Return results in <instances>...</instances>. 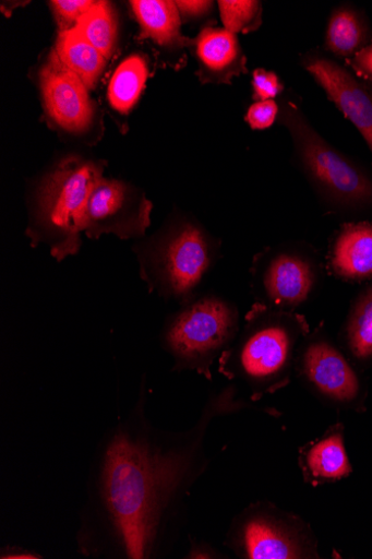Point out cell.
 <instances>
[{"label":"cell","mask_w":372,"mask_h":559,"mask_svg":"<svg viewBox=\"0 0 372 559\" xmlns=\"http://www.w3.org/2000/svg\"><path fill=\"white\" fill-rule=\"evenodd\" d=\"M332 273L345 281L372 280V223H351L338 231L329 252Z\"/></svg>","instance_id":"cell-14"},{"label":"cell","mask_w":372,"mask_h":559,"mask_svg":"<svg viewBox=\"0 0 372 559\" xmlns=\"http://www.w3.org/2000/svg\"><path fill=\"white\" fill-rule=\"evenodd\" d=\"M369 29L361 15L349 8L336 10L328 22L325 47L339 58H353L367 46Z\"/></svg>","instance_id":"cell-17"},{"label":"cell","mask_w":372,"mask_h":559,"mask_svg":"<svg viewBox=\"0 0 372 559\" xmlns=\"http://www.w3.org/2000/svg\"><path fill=\"white\" fill-rule=\"evenodd\" d=\"M301 66L358 129L372 152V90L324 56L309 52L302 57Z\"/></svg>","instance_id":"cell-9"},{"label":"cell","mask_w":372,"mask_h":559,"mask_svg":"<svg viewBox=\"0 0 372 559\" xmlns=\"http://www.w3.org/2000/svg\"><path fill=\"white\" fill-rule=\"evenodd\" d=\"M148 78V66L141 56H132L116 71L110 86L109 98L112 107L128 114L136 104Z\"/></svg>","instance_id":"cell-18"},{"label":"cell","mask_w":372,"mask_h":559,"mask_svg":"<svg viewBox=\"0 0 372 559\" xmlns=\"http://www.w3.org/2000/svg\"><path fill=\"white\" fill-rule=\"evenodd\" d=\"M278 121L289 131L297 164L313 189L331 205L346 210L372 206V178L331 145L289 97Z\"/></svg>","instance_id":"cell-5"},{"label":"cell","mask_w":372,"mask_h":559,"mask_svg":"<svg viewBox=\"0 0 372 559\" xmlns=\"http://www.w3.org/2000/svg\"><path fill=\"white\" fill-rule=\"evenodd\" d=\"M253 99L256 102L271 100L279 96L285 85L275 72L257 69L252 76Z\"/></svg>","instance_id":"cell-24"},{"label":"cell","mask_w":372,"mask_h":559,"mask_svg":"<svg viewBox=\"0 0 372 559\" xmlns=\"http://www.w3.org/2000/svg\"><path fill=\"white\" fill-rule=\"evenodd\" d=\"M44 106L61 128L80 133L88 129L94 109L87 86L51 52L40 73Z\"/></svg>","instance_id":"cell-11"},{"label":"cell","mask_w":372,"mask_h":559,"mask_svg":"<svg viewBox=\"0 0 372 559\" xmlns=\"http://www.w3.org/2000/svg\"><path fill=\"white\" fill-rule=\"evenodd\" d=\"M199 64L202 84H231L232 79L248 73L247 58L236 34L226 28L205 27L189 47Z\"/></svg>","instance_id":"cell-13"},{"label":"cell","mask_w":372,"mask_h":559,"mask_svg":"<svg viewBox=\"0 0 372 559\" xmlns=\"http://www.w3.org/2000/svg\"><path fill=\"white\" fill-rule=\"evenodd\" d=\"M229 543L235 551L251 559L302 558L299 534L273 514L250 508L233 523Z\"/></svg>","instance_id":"cell-10"},{"label":"cell","mask_w":372,"mask_h":559,"mask_svg":"<svg viewBox=\"0 0 372 559\" xmlns=\"http://www.w3.org/2000/svg\"><path fill=\"white\" fill-rule=\"evenodd\" d=\"M219 242L195 221L175 219L164 233L135 249L148 292L185 305L219 258Z\"/></svg>","instance_id":"cell-4"},{"label":"cell","mask_w":372,"mask_h":559,"mask_svg":"<svg viewBox=\"0 0 372 559\" xmlns=\"http://www.w3.org/2000/svg\"><path fill=\"white\" fill-rule=\"evenodd\" d=\"M311 475L322 479H340L351 472L341 433H333L315 443L307 453Z\"/></svg>","instance_id":"cell-20"},{"label":"cell","mask_w":372,"mask_h":559,"mask_svg":"<svg viewBox=\"0 0 372 559\" xmlns=\"http://www.w3.org/2000/svg\"><path fill=\"white\" fill-rule=\"evenodd\" d=\"M176 5L180 12L181 20L193 21L199 20L207 15L212 9H214V3L212 2H176Z\"/></svg>","instance_id":"cell-27"},{"label":"cell","mask_w":372,"mask_h":559,"mask_svg":"<svg viewBox=\"0 0 372 559\" xmlns=\"http://www.w3.org/2000/svg\"><path fill=\"white\" fill-rule=\"evenodd\" d=\"M349 66L363 80L372 84V44H369L359 50V52L349 60Z\"/></svg>","instance_id":"cell-26"},{"label":"cell","mask_w":372,"mask_h":559,"mask_svg":"<svg viewBox=\"0 0 372 559\" xmlns=\"http://www.w3.org/2000/svg\"><path fill=\"white\" fill-rule=\"evenodd\" d=\"M75 29L98 49L105 59H111L118 39V23L110 3L95 2L80 20Z\"/></svg>","instance_id":"cell-19"},{"label":"cell","mask_w":372,"mask_h":559,"mask_svg":"<svg viewBox=\"0 0 372 559\" xmlns=\"http://www.w3.org/2000/svg\"><path fill=\"white\" fill-rule=\"evenodd\" d=\"M219 8L225 28L233 34L255 32L262 24L261 2L223 0Z\"/></svg>","instance_id":"cell-22"},{"label":"cell","mask_w":372,"mask_h":559,"mask_svg":"<svg viewBox=\"0 0 372 559\" xmlns=\"http://www.w3.org/2000/svg\"><path fill=\"white\" fill-rule=\"evenodd\" d=\"M2 559H40L41 556L32 551H28L22 547H8L2 550L0 555Z\"/></svg>","instance_id":"cell-28"},{"label":"cell","mask_w":372,"mask_h":559,"mask_svg":"<svg viewBox=\"0 0 372 559\" xmlns=\"http://www.w3.org/2000/svg\"><path fill=\"white\" fill-rule=\"evenodd\" d=\"M152 202L135 187L101 178L87 205L84 233L92 239L116 235L122 239L141 237L151 225Z\"/></svg>","instance_id":"cell-8"},{"label":"cell","mask_w":372,"mask_h":559,"mask_svg":"<svg viewBox=\"0 0 372 559\" xmlns=\"http://www.w3.org/2000/svg\"><path fill=\"white\" fill-rule=\"evenodd\" d=\"M103 168L95 162L69 157L41 180L27 231L33 246L47 245L50 255L59 262L76 255L88 200L103 178Z\"/></svg>","instance_id":"cell-3"},{"label":"cell","mask_w":372,"mask_h":559,"mask_svg":"<svg viewBox=\"0 0 372 559\" xmlns=\"http://www.w3.org/2000/svg\"><path fill=\"white\" fill-rule=\"evenodd\" d=\"M307 328L299 316L254 304L238 341L221 355L220 371L243 381L253 399L275 391L287 382L297 341Z\"/></svg>","instance_id":"cell-2"},{"label":"cell","mask_w":372,"mask_h":559,"mask_svg":"<svg viewBox=\"0 0 372 559\" xmlns=\"http://www.w3.org/2000/svg\"><path fill=\"white\" fill-rule=\"evenodd\" d=\"M300 371L319 393L348 403L360 392L359 379L344 355L328 341H310L300 358Z\"/></svg>","instance_id":"cell-12"},{"label":"cell","mask_w":372,"mask_h":559,"mask_svg":"<svg viewBox=\"0 0 372 559\" xmlns=\"http://www.w3.org/2000/svg\"><path fill=\"white\" fill-rule=\"evenodd\" d=\"M251 275L257 302L290 312L316 289L322 267L309 246L281 245L260 252L254 258Z\"/></svg>","instance_id":"cell-7"},{"label":"cell","mask_w":372,"mask_h":559,"mask_svg":"<svg viewBox=\"0 0 372 559\" xmlns=\"http://www.w3.org/2000/svg\"><path fill=\"white\" fill-rule=\"evenodd\" d=\"M232 388L209 397L192 430L171 433L147 418L143 380L133 409L96 447L76 532L81 555L154 559L169 550L182 498L205 469L209 423L247 406Z\"/></svg>","instance_id":"cell-1"},{"label":"cell","mask_w":372,"mask_h":559,"mask_svg":"<svg viewBox=\"0 0 372 559\" xmlns=\"http://www.w3.org/2000/svg\"><path fill=\"white\" fill-rule=\"evenodd\" d=\"M280 108L275 99L255 102L247 114V122L253 130H265L278 120Z\"/></svg>","instance_id":"cell-25"},{"label":"cell","mask_w":372,"mask_h":559,"mask_svg":"<svg viewBox=\"0 0 372 559\" xmlns=\"http://www.w3.org/2000/svg\"><path fill=\"white\" fill-rule=\"evenodd\" d=\"M95 2L86 0H56L51 2L50 8L58 20L60 32L75 28L80 20L91 10Z\"/></svg>","instance_id":"cell-23"},{"label":"cell","mask_w":372,"mask_h":559,"mask_svg":"<svg viewBox=\"0 0 372 559\" xmlns=\"http://www.w3.org/2000/svg\"><path fill=\"white\" fill-rule=\"evenodd\" d=\"M55 52L88 88L95 87L106 59L75 28L60 32Z\"/></svg>","instance_id":"cell-16"},{"label":"cell","mask_w":372,"mask_h":559,"mask_svg":"<svg viewBox=\"0 0 372 559\" xmlns=\"http://www.w3.org/2000/svg\"><path fill=\"white\" fill-rule=\"evenodd\" d=\"M346 337L349 349L357 360L372 361V285L355 301L346 328Z\"/></svg>","instance_id":"cell-21"},{"label":"cell","mask_w":372,"mask_h":559,"mask_svg":"<svg viewBox=\"0 0 372 559\" xmlns=\"http://www.w3.org/2000/svg\"><path fill=\"white\" fill-rule=\"evenodd\" d=\"M141 26L142 37L158 46L181 52L190 47L191 38L181 33V15L176 2L165 0H135L131 3Z\"/></svg>","instance_id":"cell-15"},{"label":"cell","mask_w":372,"mask_h":559,"mask_svg":"<svg viewBox=\"0 0 372 559\" xmlns=\"http://www.w3.org/2000/svg\"><path fill=\"white\" fill-rule=\"evenodd\" d=\"M239 332V312L228 299L204 295L182 305L166 323L161 342L175 370H191L211 379V367Z\"/></svg>","instance_id":"cell-6"}]
</instances>
